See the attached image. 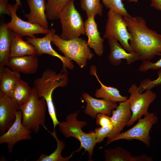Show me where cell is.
Returning a JSON list of instances; mask_svg holds the SVG:
<instances>
[{"label": "cell", "mask_w": 161, "mask_h": 161, "mask_svg": "<svg viewBox=\"0 0 161 161\" xmlns=\"http://www.w3.org/2000/svg\"><path fill=\"white\" fill-rule=\"evenodd\" d=\"M132 39L129 44L137 60H150L161 54V34L149 29L141 17H123Z\"/></svg>", "instance_id": "1"}, {"label": "cell", "mask_w": 161, "mask_h": 161, "mask_svg": "<svg viewBox=\"0 0 161 161\" xmlns=\"http://www.w3.org/2000/svg\"><path fill=\"white\" fill-rule=\"evenodd\" d=\"M68 74L67 69H63L57 73L55 71L48 69L45 70L39 77L36 78L33 82V87L39 98L43 97L45 100L47 110L52 120L54 130L59 123L58 120L55 107L52 99L54 90L58 87H64L68 84Z\"/></svg>", "instance_id": "2"}, {"label": "cell", "mask_w": 161, "mask_h": 161, "mask_svg": "<svg viewBox=\"0 0 161 161\" xmlns=\"http://www.w3.org/2000/svg\"><path fill=\"white\" fill-rule=\"evenodd\" d=\"M29 98L19 110L22 114V123L27 129L35 133L38 132L40 127L44 128L46 111L47 109L46 102L43 97L39 98L33 87Z\"/></svg>", "instance_id": "3"}, {"label": "cell", "mask_w": 161, "mask_h": 161, "mask_svg": "<svg viewBox=\"0 0 161 161\" xmlns=\"http://www.w3.org/2000/svg\"><path fill=\"white\" fill-rule=\"evenodd\" d=\"M79 113L78 111L68 114L65 120L58 124L60 131L66 138L72 137L77 139L80 143L81 148L88 152L89 160L93 154L94 147L96 143L94 132L86 133L82 130V128L87 125L86 121L77 119Z\"/></svg>", "instance_id": "4"}, {"label": "cell", "mask_w": 161, "mask_h": 161, "mask_svg": "<svg viewBox=\"0 0 161 161\" xmlns=\"http://www.w3.org/2000/svg\"><path fill=\"white\" fill-rule=\"evenodd\" d=\"M52 42L65 57L71 61H74L81 68L86 66L87 61L93 56L87 42L82 38L65 40L55 34Z\"/></svg>", "instance_id": "5"}, {"label": "cell", "mask_w": 161, "mask_h": 161, "mask_svg": "<svg viewBox=\"0 0 161 161\" xmlns=\"http://www.w3.org/2000/svg\"><path fill=\"white\" fill-rule=\"evenodd\" d=\"M62 32L60 37L65 40L78 38L86 35L84 22L74 5V0H70L61 11L59 17Z\"/></svg>", "instance_id": "6"}, {"label": "cell", "mask_w": 161, "mask_h": 161, "mask_svg": "<svg viewBox=\"0 0 161 161\" xmlns=\"http://www.w3.org/2000/svg\"><path fill=\"white\" fill-rule=\"evenodd\" d=\"M158 120V117L154 113L148 112L143 118L139 119L137 123L130 129L108 140L106 145L120 140H136L149 147L151 139L149 135L150 131L153 126L157 123Z\"/></svg>", "instance_id": "7"}, {"label": "cell", "mask_w": 161, "mask_h": 161, "mask_svg": "<svg viewBox=\"0 0 161 161\" xmlns=\"http://www.w3.org/2000/svg\"><path fill=\"white\" fill-rule=\"evenodd\" d=\"M105 26L104 38L117 40L128 52L133 53L129 44L132 39L123 17L114 10H109Z\"/></svg>", "instance_id": "8"}, {"label": "cell", "mask_w": 161, "mask_h": 161, "mask_svg": "<svg viewBox=\"0 0 161 161\" xmlns=\"http://www.w3.org/2000/svg\"><path fill=\"white\" fill-rule=\"evenodd\" d=\"M128 92L130 94L128 100L132 114L126 126H130L148 113V107L156 100L157 95L151 90H146L143 93L140 92L138 86L135 83L131 85Z\"/></svg>", "instance_id": "9"}, {"label": "cell", "mask_w": 161, "mask_h": 161, "mask_svg": "<svg viewBox=\"0 0 161 161\" xmlns=\"http://www.w3.org/2000/svg\"><path fill=\"white\" fill-rule=\"evenodd\" d=\"M20 6L16 3L13 5L8 4V7L10 12L11 20L6 23V26L10 30L21 35L31 38L36 37L34 35L39 34H46L50 30L44 28L39 25L32 23L22 20L17 15L16 12Z\"/></svg>", "instance_id": "10"}, {"label": "cell", "mask_w": 161, "mask_h": 161, "mask_svg": "<svg viewBox=\"0 0 161 161\" xmlns=\"http://www.w3.org/2000/svg\"><path fill=\"white\" fill-rule=\"evenodd\" d=\"M22 114L20 110L16 112V120L9 129L0 137V144L7 143L8 151L11 153L14 145L18 142L31 139L32 131L22 124Z\"/></svg>", "instance_id": "11"}, {"label": "cell", "mask_w": 161, "mask_h": 161, "mask_svg": "<svg viewBox=\"0 0 161 161\" xmlns=\"http://www.w3.org/2000/svg\"><path fill=\"white\" fill-rule=\"evenodd\" d=\"M56 30L52 28L50 31L42 38L36 37L31 38L27 36L26 40L35 47L37 52V56H40L43 54H47L57 57L62 61L63 64V69H72L74 65L71 61L68 59L64 56L59 54L52 48L51 44L53 36L55 34Z\"/></svg>", "instance_id": "12"}, {"label": "cell", "mask_w": 161, "mask_h": 161, "mask_svg": "<svg viewBox=\"0 0 161 161\" xmlns=\"http://www.w3.org/2000/svg\"><path fill=\"white\" fill-rule=\"evenodd\" d=\"M20 106L10 97L0 94V134L4 133L14 122Z\"/></svg>", "instance_id": "13"}, {"label": "cell", "mask_w": 161, "mask_h": 161, "mask_svg": "<svg viewBox=\"0 0 161 161\" xmlns=\"http://www.w3.org/2000/svg\"><path fill=\"white\" fill-rule=\"evenodd\" d=\"M132 114L128 99L119 102L116 108L112 112V129L107 137L108 140L120 133L131 119Z\"/></svg>", "instance_id": "14"}, {"label": "cell", "mask_w": 161, "mask_h": 161, "mask_svg": "<svg viewBox=\"0 0 161 161\" xmlns=\"http://www.w3.org/2000/svg\"><path fill=\"white\" fill-rule=\"evenodd\" d=\"M82 97L86 103L84 113L93 119L96 118L99 113L111 116L112 110L115 109L118 105L116 102L103 99H96L86 92L83 93Z\"/></svg>", "instance_id": "15"}, {"label": "cell", "mask_w": 161, "mask_h": 161, "mask_svg": "<svg viewBox=\"0 0 161 161\" xmlns=\"http://www.w3.org/2000/svg\"><path fill=\"white\" fill-rule=\"evenodd\" d=\"M93 16L88 17L84 22L85 31L88 38L87 44L92 49L96 55L100 56L104 49V38L101 37L98 31L97 24Z\"/></svg>", "instance_id": "16"}, {"label": "cell", "mask_w": 161, "mask_h": 161, "mask_svg": "<svg viewBox=\"0 0 161 161\" xmlns=\"http://www.w3.org/2000/svg\"><path fill=\"white\" fill-rule=\"evenodd\" d=\"M37 55H27L10 58L6 66L12 70L25 74H34L38 67Z\"/></svg>", "instance_id": "17"}, {"label": "cell", "mask_w": 161, "mask_h": 161, "mask_svg": "<svg viewBox=\"0 0 161 161\" xmlns=\"http://www.w3.org/2000/svg\"><path fill=\"white\" fill-rule=\"evenodd\" d=\"M108 41L110 50L108 59L113 66L120 65L123 59L126 61L128 65L130 64L137 60L135 54L126 51L117 40L110 38L108 39Z\"/></svg>", "instance_id": "18"}, {"label": "cell", "mask_w": 161, "mask_h": 161, "mask_svg": "<svg viewBox=\"0 0 161 161\" xmlns=\"http://www.w3.org/2000/svg\"><path fill=\"white\" fill-rule=\"evenodd\" d=\"M27 2L30 9V13L24 15L27 19V21L49 29L48 22L45 15V0H27Z\"/></svg>", "instance_id": "19"}, {"label": "cell", "mask_w": 161, "mask_h": 161, "mask_svg": "<svg viewBox=\"0 0 161 161\" xmlns=\"http://www.w3.org/2000/svg\"><path fill=\"white\" fill-rule=\"evenodd\" d=\"M21 79L20 73L7 66L0 67V94L11 97L17 83Z\"/></svg>", "instance_id": "20"}, {"label": "cell", "mask_w": 161, "mask_h": 161, "mask_svg": "<svg viewBox=\"0 0 161 161\" xmlns=\"http://www.w3.org/2000/svg\"><path fill=\"white\" fill-rule=\"evenodd\" d=\"M11 32L10 58L30 55H37V50L34 46L24 41L21 35L12 31Z\"/></svg>", "instance_id": "21"}, {"label": "cell", "mask_w": 161, "mask_h": 161, "mask_svg": "<svg viewBox=\"0 0 161 161\" xmlns=\"http://www.w3.org/2000/svg\"><path fill=\"white\" fill-rule=\"evenodd\" d=\"M90 72L92 75L95 76L101 86L100 88L97 89L95 91L96 97L116 103L123 102L128 99V97L122 95L117 88L106 86L103 84L97 76L95 66H91Z\"/></svg>", "instance_id": "22"}, {"label": "cell", "mask_w": 161, "mask_h": 161, "mask_svg": "<svg viewBox=\"0 0 161 161\" xmlns=\"http://www.w3.org/2000/svg\"><path fill=\"white\" fill-rule=\"evenodd\" d=\"M0 25V67L6 66L10 57L12 43V32L4 21Z\"/></svg>", "instance_id": "23"}, {"label": "cell", "mask_w": 161, "mask_h": 161, "mask_svg": "<svg viewBox=\"0 0 161 161\" xmlns=\"http://www.w3.org/2000/svg\"><path fill=\"white\" fill-rule=\"evenodd\" d=\"M49 131L54 138L57 142V146L55 151L50 154L48 155L42 154L36 161H68L72 156H70L66 157H64L61 156V152L65 147L64 142L62 140H60L58 138L55 130H54L52 132Z\"/></svg>", "instance_id": "24"}, {"label": "cell", "mask_w": 161, "mask_h": 161, "mask_svg": "<svg viewBox=\"0 0 161 161\" xmlns=\"http://www.w3.org/2000/svg\"><path fill=\"white\" fill-rule=\"evenodd\" d=\"M32 90L27 82L21 79L17 83L11 97L21 106L27 101Z\"/></svg>", "instance_id": "25"}, {"label": "cell", "mask_w": 161, "mask_h": 161, "mask_svg": "<svg viewBox=\"0 0 161 161\" xmlns=\"http://www.w3.org/2000/svg\"><path fill=\"white\" fill-rule=\"evenodd\" d=\"M106 161H133V157L126 149L120 147L104 151Z\"/></svg>", "instance_id": "26"}, {"label": "cell", "mask_w": 161, "mask_h": 161, "mask_svg": "<svg viewBox=\"0 0 161 161\" xmlns=\"http://www.w3.org/2000/svg\"><path fill=\"white\" fill-rule=\"evenodd\" d=\"M70 0H47L45 6V15L50 20L59 19L60 13Z\"/></svg>", "instance_id": "27"}, {"label": "cell", "mask_w": 161, "mask_h": 161, "mask_svg": "<svg viewBox=\"0 0 161 161\" xmlns=\"http://www.w3.org/2000/svg\"><path fill=\"white\" fill-rule=\"evenodd\" d=\"M80 2L81 7L87 17L103 15V7L100 0H80Z\"/></svg>", "instance_id": "28"}, {"label": "cell", "mask_w": 161, "mask_h": 161, "mask_svg": "<svg viewBox=\"0 0 161 161\" xmlns=\"http://www.w3.org/2000/svg\"><path fill=\"white\" fill-rule=\"evenodd\" d=\"M105 6L109 10L114 11L123 17L129 14L122 2L123 0H101Z\"/></svg>", "instance_id": "29"}, {"label": "cell", "mask_w": 161, "mask_h": 161, "mask_svg": "<svg viewBox=\"0 0 161 161\" xmlns=\"http://www.w3.org/2000/svg\"><path fill=\"white\" fill-rule=\"evenodd\" d=\"M157 75L158 77L154 80L145 79L141 81L138 86L140 92L142 93L145 90H151L157 86L161 85V69L158 70Z\"/></svg>", "instance_id": "30"}, {"label": "cell", "mask_w": 161, "mask_h": 161, "mask_svg": "<svg viewBox=\"0 0 161 161\" xmlns=\"http://www.w3.org/2000/svg\"><path fill=\"white\" fill-rule=\"evenodd\" d=\"M112 129V125L105 127H100L95 129L94 133L97 143L102 142L107 137Z\"/></svg>", "instance_id": "31"}, {"label": "cell", "mask_w": 161, "mask_h": 161, "mask_svg": "<svg viewBox=\"0 0 161 161\" xmlns=\"http://www.w3.org/2000/svg\"><path fill=\"white\" fill-rule=\"evenodd\" d=\"M160 69H161V58L154 63L148 60L143 61L139 68L140 71L143 72L150 69L158 70Z\"/></svg>", "instance_id": "32"}, {"label": "cell", "mask_w": 161, "mask_h": 161, "mask_svg": "<svg viewBox=\"0 0 161 161\" xmlns=\"http://www.w3.org/2000/svg\"><path fill=\"white\" fill-rule=\"evenodd\" d=\"M96 122L97 124L100 127L112 125L111 117L104 114H98L96 117Z\"/></svg>", "instance_id": "33"}, {"label": "cell", "mask_w": 161, "mask_h": 161, "mask_svg": "<svg viewBox=\"0 0 161 161\" xmlns=\"http://www.w3.org/2000/svg\"><path fill=\"white\" fill-rule=\"evenodd\" d=\"M8 0H0V15L4 14L10 16V12L8 7Z\"/></svg>", "instance_id": "34"}, {"label": "cell", "mask_w": 161, "mask_h": 161, "mask_svg": "<svg viewBox=\"0 0 161 161\" xmlns=\"http://www.w3.org/2000/svg\"><path fill=\"white\" fill-rule=\"evenodd\" d=\"M153 158L143 154L133 157V161H152Z\"/></svg>", "instance_id": "35"}, {"label": "cell", "mask_w": 161, "mask_h": 161, "mask_svg": "<svg viewBox=\"0 0 161 161\" xmlns=\"http://www.w3.org/2000/svg\"><path fill=\"white\" fill-rule=\"evenodd\" d=\"M150 6L158 10L161 11V0H150Z\"/></svg>", "instance_id": "36"}, {"label": "cell", "mask_w": 161, "mask_h": 161, "mask_svg": "<svg viewBox=\"0 0 161 161\" xmlns=\"http://www.w3.org/2000/svg\"><path fill=\"white\" fill-rule=\"evenodd\" d=\"M16 3L18 4L20 6H21V2L20 0H15Z\"/></svg>", "instance_id": "37"}, {"label": "cell", "mask_w": 161, "mask_h": 161, "mask_svg": "<svg viewBox=\"0 0 161 161\" xmlns=\"http://www.w3.org/2000/svg\"><path fill=\"white\" fill-rule=\"evenodd\" d=\"M138 0H133L132 2H134L135 3H136L138 1Z\"/></svg>", "instance_id": "38"}, {"label": "cell", "mask_w": 161, "mask_h": 161, "mask_svg": "<svg viewBox=\"0 0 161 161\" xmlns=\"http://www.w3.org/2000/svg\"><path fill=\"white\" fill-rule=\"evenodd\" d=\"M124 0H123V1H124ZM128 0L129 2H132L133 0Z\"/></svg>", "instance_id": "39"}]
</instances>
